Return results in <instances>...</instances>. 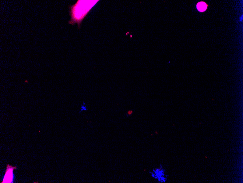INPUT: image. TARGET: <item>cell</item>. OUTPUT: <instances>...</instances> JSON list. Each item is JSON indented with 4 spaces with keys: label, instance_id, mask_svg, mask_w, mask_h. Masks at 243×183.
I'll use <instances>...</instances> for the list:
<instances>
[{
    "label": "cell",
    "instance_id": "5",
    "mask_svg": "<svg viewBox=\"0 0 243 183\" xmlns=\"http://www.w3.org/2000/svg\"><path fill=\"white\" fill-rule=\"evenodd\" d=\"M85 102L83 101V105H82H82H81V111H80L79 113H81V112L83 111V110H84V111H87L88 109H87L86 107V106H85Z\"/></svg>",
    "mask_w": 243,
    "mask_h": 183
},
{
    "label": "cell",
    "instance_id": "6",
    "mask_svg": "<svg viewBox=\"0 0 243 183\" xmlns=\"http://www.w3.org/2000/svg\"><path fill=\"white\" fill-rule=\"evenodd\" d=\"M133 113V111H132V110H129V111L127 112V113H126V116L128 117L131 116Z\"/></svg>",
    "mask_w": 243,
    "mask_h": 183
},
{
    "label": "cell",
    "instance_id": "4",
    "mask_svg": "<svg viewBox=\"0 0 243 183\" xmlns=\"http://www.w3.org/2000/svg\"><path fill=\"white\" fill-rule=\"evenodd\" d=\"M207 6L208 5L204 2H202L198 3L197 8L199 12H204L206 10Z\"/></svg>",
    "mask_w": 243,
    "mask_h": 183
},
{
    "label": "cell",
    "instance_id": "1",
    "mask_svg": "<svg viewBox=\"0 0 243 183\" xmlns=\"http://www.w3.org/2000/svg\"><path fill=\"white\" fill-rule=\"evenodd\" d=\"M98 1H78L75 4L70 7L71 19L69 23L72 25L77 23L78 28H80L82 20Z\"/></svg>",
    "mask_w": 243,
    "mask_h": 183
},
{
    "label": "cell",
    "instance_id": "2",
    "mask_svg": "<svg viewBox=\"0 0 243 183\" xmlns=\"http://www.w3.org/2000/svg\"><path fill=\"white\" fill-rule=\"evenodd\" d=\"M16 167H12V166L7 165V169L5 171V174L4 177L3 181L1 183H13L14 180V174L13 171L16 169Z\"/></svg>",
    "mask_w": 243,
    "mask_h": 183
},
{
    "label": "cell",
    "instance_id": "3",
    "mask_svg": "<svg viewBox=\"0 0 243 183\" xmlns=\"http://www.w3.org/2000/svg\"><path fill=\"white\" fill-rule=\"evenodd\" d=\"M150 173L151 176L153 178L157 179L159 182H165L167 180V178L165 177V171L162 168L153 169V172H151Z\"/></svg>",
    "mask_w": 243,
    "mask_h": 183
}]
</instances>
